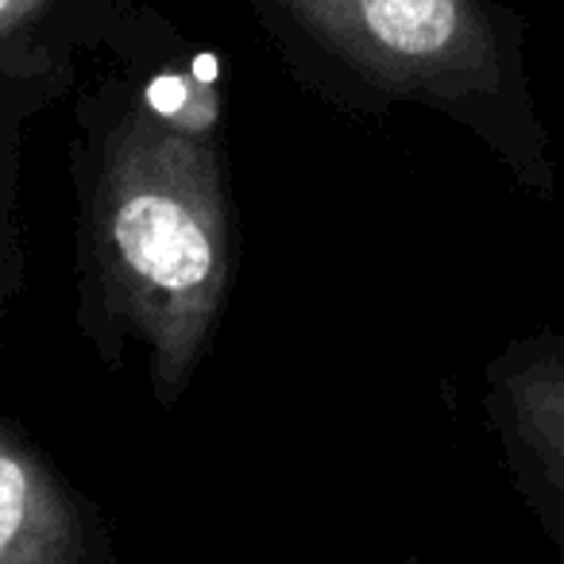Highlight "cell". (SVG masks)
I'll return each mask as SVG.
<instances>
[{
  "mask_svg": "<svg viewBox=\"0 0 564 564\" xmlns=\"http://www.w3.org/2000/svg\"><path fill=\"white\" fill-rule=\"evenodd\" d=\"M101 51L109 70L74 105V325L109 371L143 348L151 399L174 406L217 345L240 267L225 74L132 4Z\"/></svg>",
  "mask_w": 564,
  "mask_h": 564,
  "instance_id": "1",
  "label": "cell"
},
{
  "mask_svg": "<svg viewBox=\"0 0 564 564\" xmlns=\"http://www.w3.org/2000/svg\"><path fill=\"white\" fill-rule=\"evenodd\" d=\"M291 74L333 109L399 105L471 132L538 202L556 163L525 70V20L502 0H248Z\"/></svg>",
  "mask_w": 564,
  "mask_h": 564,
  "instance_id": "2",
  "label": "cell"
},
{
  "mask_svg": "<svg viewBox=\"0 0 564 564\" xmlns=\"http://www.w3.org/2000/svg\"><path fill=\"white\" fill-rule=\"evenodd\" d=\"M124 0H0V306L12 310L28 279L20 236L24 124L63 101L82 51H101Z\"/></svg>",
  "mask_w": 564,
  "mask_h": 564,
  "instance_id": "3",
  "label": "cell"
},
{
  "mask_svg": "<svg viewBox=\"0 0 564 564\" xmlns=\"http://www.w3.org/2000/svg\"><path fill=\"white\" fill-rule=\"evenodd\" d=\"M479 406L510 487L564 564V325L502 345L484 364Z\"/></svg>",
  "mask_w": 564,
  "mask_h": 564,
  "instance_id": "4",
  "label": "cell"
},
{
  "mask_svg": "<svg viewBox=\"0 0 564 564\" xmlns=\"http://www.w3.org/2000/svg\"><path fill=\"white\" fill-rule=\"evenodd\" d=\"M0 564H117L105 510L20 417H0Z\"/></svg>",
  "mask_w": 564,
  "mask_h": 564,
  "instance_id": "5",
  "label": "cell"
}]
</instances>
